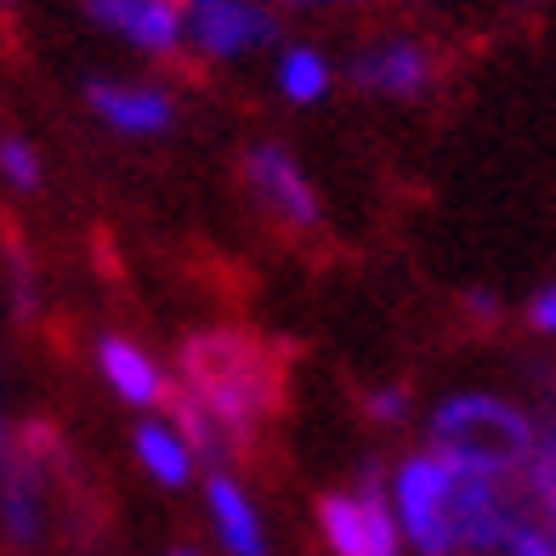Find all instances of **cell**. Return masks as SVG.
Segmentation results:
<instances>
[{
	"mask_svg": "<svg viewBox=\"0 0 556 556\" xmlns=\"http://www.w3.org/2000/svg\"><path fill=\"white\" fill-rule=\"evenodd\" d=\"M511 7H540V0H511Z\"/></svg>",
	"mask_w": 556,
	"mask_h": 556,
	"instance_id": "cell-22",
	"label": "cell"
},
{
	"mask_svg": "<svg viewBox=\"0 0 556 556\" xmlns=\"http://www.w3.org/2000/svg\"><path fill=\"white\" fill-rule=\"evenodd\" d=\"M86 103L91 114L109 125L119 137H165L176 125V97L160 86V80H91L86 86Z\"/></svg>",
	"mask_w": 556,
	"mask_h": 556,
	"instance_id": "cell-10",
	"label": "cell"
},
{
	"mask_svg": "<svg viewBox=\"0 0 556 556\" xmlns=\"http://www.w3.org/2000/svg\"><path fill=\"white\" fill-rule=\"evenodd\" d=\"M534 517H545V522H551V534H556V500L545 505V511H534Z\"/></svg>",
	"mask_w": 556,
	"mask_h": 556,
	"instance_id": "cell-21",
	"label": "cell"
},
{
	"mask_svg": "<svg viewBox=\"0 0 556 556\" xmlns=\"http://www.w3.org/2000/svg\"><path fill=\"white\" fill-rule=\"evenodd\" d=\"M131 454H137V466L148 483H160V489H188L193 477H199V448L182 438V426H176L170 415H142L137 420V432H131Z\"/></svg>",
	"mask_w": 556,
	"mask_h": 556,
	"instance_id": "cell-13",
	"label": "cell"
},
{
	"mask_svg": "<svg viewBox=\"0 0 556 556\" xmlns=\"http://www.w3.org/2000/svg\"><path fill=\"white\" fill-rule=\"evenodd\" d=\"M522 318H528V330H534V336L556 341V278H545V285H540L534 295H528Z\"/></svg>",
	"mask_w": 556,
	"mask_h": 556,
	"instance_id": "cell-18",
	"label": "cell"
},
{
	"mask_svg": "<svg viewBox=\"0 0 556 556\" xmlns=\"http://www.w3.org/2000/svg\"><path fill=\"white\" fill-rule=\"evenodd\" d=\"M278 12L267 0H182V52L199 63H250L278 52Z\"/></svg>",
	"mask_w": 556,
	"mask_h": 556,
	"instance_id": "cell-4",
	"label": "cell"
},
{
	"mask_svg": "<svg viewBox=\"0 0 556 556\" xmlns=\"http://www.w3.org/2000/svg\"><path fill=\"white\" fill-rule=\"evenodd\" d=\"M0 176H7L17 193H35L46 170H40V154L23 137H0Z\"/></svg>",
	"mask_w": 556,
	"mask_h": 556,
	"instance_id": "cell-15",
	"label": "cell"
},
{
	"mask_svg": "<svg viewBox=\"0 0 556 556\" xmlns=\"http://www.w3.org/2000/svg\"><path fill=\"white\" fill-rule=\"evenodd\" d=\"M500 556H556V534H551V522L528 511V517L517 522V534L505 540V551H500Z\"/></svg>",
	"mask_w": 556,
	"mask_h": 556,
	"instance_id": "cell-17",
	"label": "cell"
},
{
	"mask_svg": "<svg viewBox=\"0 0 556 556\" xmlns=\"http://www.w3.org/2000/svg\"><path fill=\"white\" fill-rule=\"evenodd\" d=\"M97 369H103L109 392L119 403H131V409H142V415H160L170 403V392H176L165 364L148 346H137L131 336H103L97 341Z\"/></svg>",
	"mask_w": 556,
	"mask_h": 556,
	"instance_id": "cell-12",
	"label": "cell"
},
{
	"mask_svg": "<svg viewBox=\"0 0 556 556\" xmlns=\"http://www.w3.org/2000/svg\"><path fill=\"white\" fill-rule=\"evenodd\" d=\"M205 522L227 556H267V517L256 494L244 489V477H233L227 466L205 471Z\"/></svg>",
	"mask_w": 556,
	"mask_h": 556,
	"instance_id": "cell-11",
	"label": "cell"
},
{
	"mask_svg": "<svg viewBox=\"0 0 556 556\" xmlns=\"http://www.w3.org/2000/svg\"><path fill=\"white\" fill-rule=\"evenodd\" d=\"M40 454H58V438L35 420L17 448L0 454V517L17 545H35L46 534V500H40Z\"/></svg>",
	"mask_w": 556,
	"mask_h": 556,
	"instance_id": "cell-8",
	"label": "cell"
},
{
	"mask_svg": "<svg viewBox=\"0 0 556 556\" xmlns=\"http://www.w3.org/2000/svg\"><path fill=\"white\" fill-rule=\"evenodd\" d=\"M387 500L415 556H500L528 517L517 483L454 466L438 448L403 454L387 477Z\"/></svg>",
	"mask_w": 556,
	"mask_h": 556,
	"instance_id": "cell-1",
	"label": "cell"
},
{
	"mask_svg": "<svg viewBox=\"0 0 556 556\" xmlns=\"http://www.w3.org/2000/svg\"><path fill=\"white\" fill-rule=\"evenodd\" d=\"M170 403L205 415L216 438L233 454L250 443L285 403V369L278 358L244 330H199L188 336L182 358H176V392Z\"/></svg>",
	"mask_w": 556,
	"mask_h": 556,
	"instance_id": "cell-2",
	"label": "cell"
},
{
	"mask_svg": "<svg viewBox=\"0 0 556 556\" xmlns=\"http://www.w3.org/2000/svg\"><path fill=\"white\" fill-rule=\"evenodd\" d=\"M86 17L142 58H182V0H86Z\"/></svg>",
	"mask_w": 556,
	"mask_h": 556,
	"instance_id": "cell-9",
	"label": "cell"
},
{
	"mask_svg": "<svg viewBox=\"0 0 556 556\" xmlns=\"http://www.w3.org/2000/svg\"><path fill=\"white\" fill-rule=\"evenodd\" d=\"M170 556H199V551H170Z\"/></svg>",
	"mask_w": 556,
	"mask_h": 556,
	"instance_id": "cell-23",
	"label": "cell"
},
{
	"mask_svg": "<svg viewBox=\"0 0 556 556\" xmlns=\"http://www.w3.org/2000/svg\"><path fill=\"white\" fill-rule=\"evenodd\" d=\"M364 415L375 426H403V420L415 415V397H409V387H403V381H381V387L364 392Z\"/></svg>",
	"mask_w": 556,
	"mask_h": 556,
	"instance_id": "cell-16",
	"label": "cell"
},
{
	"mask_svg": "<svg viewBox=\"0 0 556 556\" xmlns=\"http://www.w3.org/2000/svg\"><path fill=\"white\" fill-rule=\"evenodd\" d=\"M273 91L285 97L290 109H318L324 97L336 91V63L307 40H285L273 52Z\"/></svg>",
	"mask_w": 556,
	"mask_h": 556,
	"instance_id": "cell-14",
	"label": "cell"
},
{
	"mask_svg": "<svg viewBox=\"0 0 556 556\" xmlns=\"http://www.w3.org/2000/svg\"><path fill=\"white\" fill-rule=\"evenodd\" d=\"M273 12H324V7H364V0H267Z\"/></svg>",
	"mask_w": 556,
	"mask_h": 556,
	"instance_id": "cell-20",
	"label": "cell"
},
{
	"mask_svg": "<svg viewBox=\"0 0 556 556\" xmlns=\"http://www.w3.org/2000/svg\"><path fill=\"white\" fill-rule=\"evenodd\" d=\"M346 80L375 103H420L438 86V52L415 35H381L346 58Z\"/></svg>",
	"mask_w": 556,
	"mask_h": 556,
	"instance_id": "cell-7",
	"label": "cell"
},
{
	"mask_svg": "<svg viewBox=\"0 0 556 556\" xmlns=\"http://www.w3.org/2000/svg\"><path fill=\"white\" fill-rule=\"evenodd\" d=\"M239 176H244L250 199H256V211L278 233H318L324 227V193L285 142H250L239 160Z\"/></svg>",
	"mask_w": 556,
	"mask_h": 556,
	"instance_id": "cell-6",
	"label": "cell"
},
{
	"mask_svg": "<svg viewBox=\"0 0 556 556\" xmlns=\"http://www.w3.org/2000/svg\"><path fill=\"white\" fill-rule=\"evenodd\" d=\"M318 540L330 556H415L392 517L381 477H364L358 489H330L318 500Z\"/></svg>",
	"mask_w": 556,
	"mask_h": 556,
	"instance_id": "cell-5",
	"label": "cell"
},
{
	"mask_svg": "<svg viewBox=\"0 0 556 556\" xmlns=\"http://www.w3.org/2000/svg\"><path fill=\"white\" fill-rule=\"evenodd\" d=\"M466 318H477V324H483V330H494V324L505 318L500 295H494V290H471V295H466Z\"/></svg>",
	"mask_w": 556,
	"mask_h": 556,
	"instance_id": "cell-19",
	"label": "cell"
},
{
	"mask_svg": "<svg viewBox=\"0 0 556 556\" xmlns=\"http://www.w3.org/2000/svg\"><path fill=\"white\" fill-rule=\"evenodd\" d=\"M534 443H540V409L489 387L448 392L426 415V448L448 454L454 466L505 477L517 489H522L528 460H534Z\"/></svg>",
	"mask_w": 556,
	"mask_h": 556,
	"instance_id": "cell-3",
	"label": "cell"
}]
</instances>
